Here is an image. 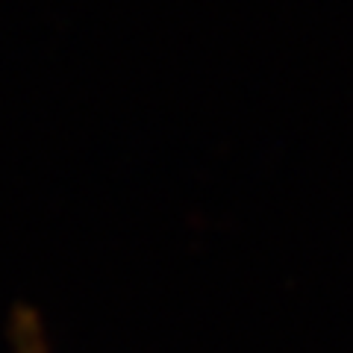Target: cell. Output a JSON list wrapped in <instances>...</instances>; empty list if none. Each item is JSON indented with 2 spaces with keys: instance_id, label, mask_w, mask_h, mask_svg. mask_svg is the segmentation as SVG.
<instances>
[{
  "instance_id": "obj_1",
  "label": "cell",
  "mask_w": 353,
  "mask_h": 353,
  "mask_svg": "<svg viewBox=\"0 0 353 353\" xmlns=\"http://www.w3.org/2000/svg\"><path fill=\"white\" fill-rule=\"evenodd\" d=\"M15 339H18L15 353H44V345H41V339H39V330L32 327V324H21L15 330Z\"/></svg>"
}]
</instances>
